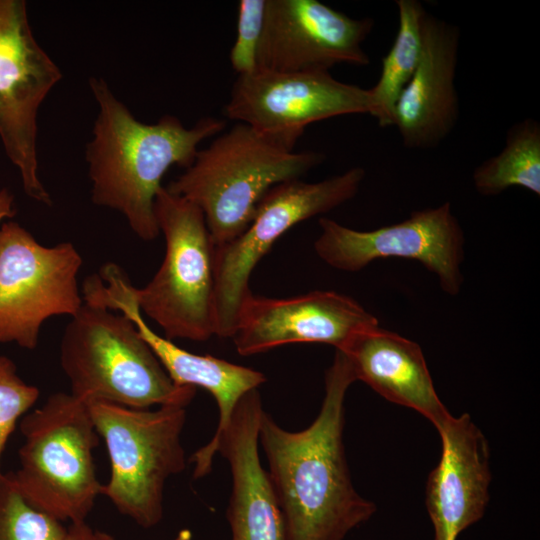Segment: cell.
<instances>
[{"instance_id": "cell-3", "label": "cell", "mask_w": 540, "mask_h": 540, "mask_svg": "<svg viewBox=\"0 0 540 540\" xmlns=\"http://www.w3.org/2000/svg\"><path fill=\"white\" fill-rule=\"evenodd\" d=\"M325 155L295 152L250 126L237 122L221 132L192 164L167 186L202 211L215 246L238 236L273 186L301 179Z\"/></svg>"}, {"instance_id": "cell-17", "label": "cell", "mask_w": 540, "mask_h": 540, "mask_svg": "<svg viewBox=\"0 0 540 540\" xmlns=\"http://www.w3.org/2000/svg\"><path fill=\"white\" fill-rule=\"evenodd\" d=\"M437 431L442 454L428 477L426 506L434 540H457L482 518L489 501L488 445L468 414L451 415Z\"/></svg>"}, {"instance_id": "cell-13", "label": "cell", "mask_w": 540, "mask_h": 540, "mask_svg": "<svg viewBox=\"0 0 540 540\" xmlns=\"http://www.w3.org/2000/svg\"><path fill=\"white\" fill-rule=\"evenodd\" d=\"M372 18H351L317 0H266L257 69L329 71L337 64L365 66L363 43Z\"/></svg>"}, {"instance_id": "cell-26", "label": "cell", "mask_w": 540, "mask_h": 540, "mask_svg": "<svg viewBox=\"0 0 540 540\" xmlns=\"http://www.w3.org/2000/svg\"><path fill=\"white\" fill-rule=\"evenodd\" d=\"M172 540H192V532L187 528L181 529Z\"/></svg>"}, {"instance_id": "cell-15", "label": "cell", "mask_w": 540, "mask_h": 540, "mask_svg": "<svg viewBox=\"0 0 540 540\" xmlns=\"http://www.w3.org/2000/svg\"><path fill=\"white\" fill-rule=\"evenodd\" d=\"M263 412L258 390L247 392L217 439L209 441L189 458L194 465V479L211 472L217 452L228 461L232 489L227 520L232 540H284L281 512L259 457Z\"/></svg>"}, {"instance_id": "cell-9", "label": "cell", "mask_w": 540, "mask_h": 540, "mask_svg": "<svg viewBox=\"0 0 540 540\" xmlns=\"http://www.w3.org/2000/svg\"><path fill=\"white\" fill-rule=\"evenodd\" d=\"M82 257L70 242L40 244L15 221L0 225V343L33 350L42 324L74 316L83 305Z\"/></svg>"}, {"instance_id": "cell-22", "label": "cell", "mask_w": 540, "mask_h": 540, "mask_svg": "<svg viewBox=\"0 0 540 540\" xmlns=\"http://www.w3.org/2000/svg\"><path fill=\"white\" fill-rule=\"evenodd\" d=\"M39 394L36 386L19 377L16 365L10 358L0 356V475L3 474L1 457L9 437L17 423L37 402Z\"/></svg>"}, {"instance_id": "cell-5", "label": "cell", "mask_w": 540, "mask_h": 540, "mask_svg": "<svg viewBox=\"0 0 540 540\" xmlns=\"http://www.w3.org/2000/svg\"><path fill=\"white\" fill-rule=\"evenodd\" d=\"M19 467L11 472L24 498L61 521H86L102 485L93 451L99 435L88 404L71 393L50 395L20 420Z\"/></svg>"}, {"instance_id": "cell-18", "label": "cell", "mask_w": 540, "mask_h": 540, "mask_svg": "<svg viewBox=\"0 0 540 540\" xmlns=\"http://www.w3.org/2000/svg\"><path fill=\"white\" fill-rule=\"evenodd\" d=\"M338 351L355 381L364 382L388 401L417 411L437 430L450 418L414 341L378 325L360 332Z\"/></svg>"}, {"instance_id": "cell-6", "label": "cell", "mask_w": 540, "mask_h": 540, "mask_svg": "<svg viewBox=\"0 0 540 540\" xmlns=\"http://www.w3.org/2000/svg\"><path fill=\"white\" fill-rule=\"evenodd\" d=\"M88 407L111 465L101 495L140 527L156 526L163 517L167 480L186 467L181 442L186 407L149 410L100 401Z\"/></svg>"}, {"instance_id": "cell-8", "label": "cell", "mask_w": 540, "mask_h": 540, "mask_svg": "<svg viewBox=\"0 0 540 540\" xmlns=\"http://www.w3.org/2000/svg\"><path fill=\"white\" fill-rule=\"evenodd\" d=\"M364 178L365 170L353 167L318 182L279 183L261 198L249 225L238 236L215 246L216 336L232 338L242 303L251 293V273L274 243L296 224L351 200Z\"/></svg>"}, {"instance_id": "cell-1", "label": "cell", "mask_w": 540, "mask_h": 540, "mask_svg": "<svg viewBox=\"0 0 540 540\" xmlns=\"http://www.w3.org/2000/svg\"><path fill=\"white\" fill-rule=\"evenodd\" d=\"M355 382L338 350L325 374L318 416L305 429L289 431L263 412L259 426L267 475L278 503L284 540H344L376 511L355 490L343 445L345 395Z\"/></svg>"}, {"instance_id": "cell-10", "label": "cell", "mask_w": 540, "mask_h": 540, "mask_svg": "<svg viewBox=\"0 0 540 540\" xmlns=\"http://www.w3.org/2000/svg\"><path fill=\"white\" fill-rule=\"evenodd\" d=\"M62 76L33 34L27 3L0 0V139L25 194L47 206L52 199L39 176L38 114Z\"/></svg>"}, {"instance_id": "cell-14", "label": "cell", "mask_w": 540, "mask_h": 540, "mask_svg": "<svg viewBox=\"0 0 540 540\" xmlns=\"http://www.w3.org/2000/svg\"><path fill=\"white\" fill-rule=\"evenodd\" d=\"M378 325L377 317L360 303L335 291L287 298L251 292L242 303L232 339L242 356L292 343H323L340 350L360 332Z\"/></svg>"}, {"instance_id": "cell-21", "label": "cell", "mask_w": 540, "mask_h": 540, "mask_svg": "<svg viewBox=\"0 0 540 540\" xmlns=\"http://www.w3.org/2000/svg\"><path fill=\"white\" fill-rule=\"evenodd\" d=\"M66 532L63 522L24 498L11 472L0 475V540H64Z\"/></svg>"}, {"instance_id": "cell-7", "label": "cell", "mask_w": 540, "mask_h": 540, "mask_svg": "<svg viewBox=\"0 0 540 540\" xmlns=\"http://www.w3.org/2000/svg\"><path fill=\"white\" fill-rule=\"evenodd\" d=\"M154 211L165 238V255L146 286H133V297L166 339L207 341L215 335V245L204 215L195 204L163 186Z\"/></svg>"}, {"instance_id": "cell-24", "label": "cell", "mask_w": 540, "mask_h": 540, "mask_svg": "<svg viewBox=\"0 0 540 540\" xmlns=\"http://www.w3.org/2000/svg\"><path fill=\"white\" fill-rule=\"evenodd\" d=\"M64 540H115L114 537L101 530L92 528L86 521L71 523L67 527Z\"/></svg>"}, {"instance_id": "cell-23", "label": "cell", "mask_w": 540, "mask_h": 540, "mask_svg": "<svg viewBox=\"0 0 540 540\" xmlns=\"http://www.w3.org/2000/svg\"><path fill=\"white\" fill-rule=\"evenodd\" d=\"M266 0H241L238 4L237 34L230 50V64L237 75L257 70Z\"/></svg>"}, {"instance_id": "cell-16", "label": "cell", "mask_w": 540, "mask_h": 540, "mask_svg": "<svg viewBox=\"0 0 540 540\" xmlns=\"http://www.w3.org/2000/svg\"><path fill=\"white\" fill-rule=\"evenodd\" d=\"M459 40L455 25L426 13L420 61L395 108L394 126L408 149L438 146L458 121Z\"/></svg>"}, {"instance_id": "cell-20", "label": "cell", "mask_w": 540, "mask_h": 540, "mask_svg": "<svg viewBox=\"0 0 540 540\" xmlns=\"http://www.w3.org/2000/svg\"><path fill=\"white\" fill-rule=\"evenodd\" d=\"M475 189L494 196L511 187L540 195V124L525 118L507 131L502 150L479 164L472 175Z\"/></svg>"}, {"instance_id": "cell-12", "label": "cell", "mask_w": 540, "mask_h": 540, "mask_svg": "<svg viewBox=\"0 0 540 540\" xmlns=\"http://www.w3.org/2000/svg\"><path fill=\"white\" fill-rule=\"evenodd\" d=\"M319 226L315 252L335 269L356 272L377 259L405 258L435 274L446 294L455 296L461 290L464 233L449 202L414 211L401 222L370 231L355 230L326 217L319 219Z\"/></svg>"}, {"instance_id": "cell-4", "label": "cell", "mask_w": 540, "mask_h": 540, "mask_svg": "<svg viewBox=\"0 0 540 540\" xmlns=\"http://www.w3.org/2000/svg\"><path fill=\"white\" fill-rule=\"evenodd\" d=\"M60 364L70 393L87 404L187 407L196 394L172 381L127 316L84 302L64 330Z\"/></svg>"}, {"instance_id": "cell-25", "label": "cell", "mask_w": 540, "mask_h": 540, "mask_svg": "<svg viewBox=\"0 0 540 540\" xmlns=\"http://www.w3.org/2000/svg\"><path fill=\"white\" fill-rule=\"evenodd\" d=\"M15 212L14 196L7 188H2L0 190V223L12 218Z\"/></svg>"}, {"instance_id": "cell-2", "label": "cell", "mask_w": 540, "mask_h": 540, "mask_svg": "<svg viewBox=\"0 0 540 540\" xmlns=\"http://www.w3.org/2000/svg\"><path fill=\"white\" fill-rule=\"evenodd\" d=\"M89 87L97 104L92 137L85 160L95 205L121 213L131 230L151 241L160 230L155 198L168 169L188 168L201 142L223 132L225 121L206 116L187 128L174 115L155 123L136 119L100 77H90Z\"/></svg>"}, {"instance_id": "cell-19", "label": "cell", "mask_w": 540, "mask_h": 540, "mask_svg": "<svg viewBox=\"0 0 540 540\" xmlns=\"http://www.w3.org/2000/svg\"><path fill=\"white\" fill-rule=\"evenodd\" d=\"M398 30L388 53L382 59L377 83L369 89L370 115L381 127L394 126L395 108L412 78L422 53V25L426 15L417 0H397Z\"/></svg>"}, {"instance_id": "cell-11", "label": "cell", "mask_w": 540, "mask_h": 540, "mask_svg": "<svg viewBox=\"0 0 540 540\" xmlns=\"http://www.w3.org/2000/svg\"><path fill=\"white\" fill-rule=\"evenodd\" d=\"M371 109L369 89L341 82L329 71L257 69L237 76L224 113L294 150L309 124L342 115L370 114Z\"/></svg>"}]
</instances>
